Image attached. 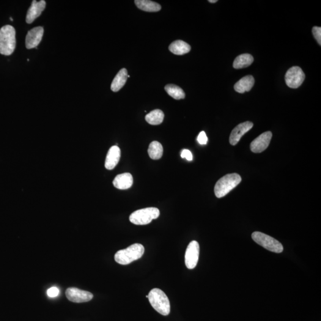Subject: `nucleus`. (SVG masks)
I'll return each mask as SVG.
<instances>
[{"mask_svg": "<svg viewBox=\"0 0 321 321\" xmlns=\"http://www.w3.org/2000/svg\"><path fill=\"white\" fill-rule=\"evenodd\" d=\"M133 183L132 175L128 172L117 175L113 181L114 187L120 190H126L130 188L133 185Z\"/></svg>", "mask_w": 321, "mask_h": 321, "instance_id": "2eb2a0df", "label": "nucleus"}, {"mask_svg": "<svg viewBox=\"0 0 321 321\" xmlns=\"http://www.w3.org/2000/svg\"><path fill=\"white\" fill-rule=\"evenodd\" d=\"M148 152L150 158L152 160H157L163 156V148L160 142L153 141L150 143Z\"/></svg>", "mask_w": 321, "mask_h": 321, "instance_id": "4be33fe9", "label": "nucleus"}, {"mask_svg": "<svg viewBox=\"0 0 321 321\" xmlns=\"http://www.w3.org/2000/svg\"><path fill=\"white\" fill-rule=\"evenodd\" d=\"M199 257V245L196 241H192L188 246L185 254V264L190 270L196 267Z\"/></svg>", "mask_w": 321, "mask_h": 321, "instance_id": "6e6552de", "label": "nucleus"}, {"mask_svg": "<svg viewBox=\"0 0 321 321\" xmlns=\"http://www.w3.org/2000/svg\"><path fill=\"white\" fill-rule=\"evenodd\" d=\"M197 140L199 144L206 145L207 144L208 138L205 131H202L199 134L198 136H197Z\"/></svg>", "mask_w": 321, "mask_h": 321, "instance_id": "393cba45", "label": "nucleus"}, {"mask_svg": "<svg viewBox=\"0 0 321 321\" xmlns=\"http://www.w3.org/2000/svg\"><path fill=\"white\" fill-rule=\"evenodd\" d=\"M254 124L251 122H246L237 125L234 129L232 131L230 136V144L235 146L237 145V143L244 134L248 132V131L253 128Z\"/></svg>", "mask_w": 321, "mask_h": 321, "instance_id": "f8f14e48", "label": "nucleus"}, {"mask_svg": "<svg viewBox=\"0 0 321 321\" xmlns=\"http://www.w3.org/2000/svg\"><path fill=\"white\" fill-rule=\"evenodd\" d=\"M273 134L266 131L254 140L251 144V150L254 153H260L265 150L270 144Z\"/></svg>", "mask_w": 321, "mask_h": 321, "instance_id": "9d476101", "label": "nucleus"}, {"mask_svg": "<svg viewBox=\"0 0 321 321\" xmlns=\"http://www.w3.org/2000/svg\"><path fill=\"white\" fill-rule=\"evenodd\" d=\"M16 45L15 29L11 25L2 26L0 29V54L10 56L15 51Z\"/></svg>", "mask_w": 321, "mask_h": 321, "instance_id": "f03ea898", "label": "nucleus"}, {"mask_svg": "<svg viewBox=\"0 0 321 321\" xmlns=\"http://www.w3.org/2000/svg\"><path fill=\"white\" fill-rule=\"evenodd\" d=\"M181 157L182 158H186V160L189 161L193 160V155L192 152L188 150H183L181 153Z\"/></svg>", "mask_w": 321, "mask_h": 321, "instance_id": "a878e982", "label": "nucleus"}, {"mask_svg": "<svg viewBox=\"0 0 321 321\" xmlns=\"http://www.w3.org/2000/svg\"><path fill=\"white\" fill-rule=\"evenodd\" d=\"M121 150L119 147L112 146L107 153L105 167L107 170L114 169L120 161Z\"/></svg>", "mask_w": 321, "mask_h": 321, "instance_id": "4468645a", "label": "nucleus"}, {"mask_svg": "<svg viewBox=\"0 0 321 321\" xmlns=\"http://www.w3.org/2000/svg\"><path fill=\"white\" fill-rule=\"evenodd\" d=\"M164 119V114L161 109H155L150 111L145 116V120L151 125H159L163 123Z\"/></svg>", "mask_w": 321, "mask_h": 321, "instance_id": "412c9836", "label": "nucleus"}, {"mask_svg": "<svg viewBox=\"0 0 321 321\" xmlns=\"http://www.w3.org/2000/svg\"><path fill=\"white\" fill-rule=\"evenodd\" d=\"M305 75L301 68L295 66L289 68L285 76V81L288 86L292 89L298 88L303 84Z\"/></svg>", "mask_w": 321, "mask_h": 321, "instance_id": "0eeeda50", "label": "nucleus"}, {"mask_svg": "<svg viewBox=\"0 0 321 321\" xmlns=\"http://www.w3.org/2000/svg\"><path fill=\"white\" fill-rule=\"evenodd\" d=\"M191 46L185 41L177 40L172 43L169 46V50L175 55L182 56L190 52Z\"/></svg>", "mask_w": 321, "mask_h": 321, "instance_id": "a211bd4d", "label": "nucleus"}, {"mask_svg": "<svg viewBox=\"0 0 321 321\" xmlns=\"http://www.w3.org/2000/svg\"><path fill=\"white\" fill-rule=\"evenodd\" d=\"M10 20L12 21H13V19L12 18H10Z\"/></svg>", "mask_w": 321, "mask_h": 321, "instance_id": "c85d7f7f", "label": "nucleus"}, {"mask_svg": "<svg viewBox=\"0 0 321 321\" xmlns=\"http://www.w3.org/2000/svg\"><path fill=\"white\" fill-rule=\"evenodd\" d=\"M144 252V247L141 244H133L128 248L117 252L115 254L114 259L121 265L130 264L134 260L141 258Z\"/></svg>", "mask_w": 321, "mask_h": 321, "instance_id": "f257e3e1", "label": "nucleus"}, {"mask_svg": "<svg viewBox=\"0 0 321 321\" xmlns=\"http://www.w3.org/2000/svg\"><path fill=\"white\" fill-rule=\"evenodd\" d=\"M148 296L150 302L153 308L164 316H167L170 313V300L166 293L159 289L150 291Z\"/></svg>", "mask_w": 321, "mask_h": 321, "instance_id": "7ed1b4c3", "label": "nucleus"}, {"mask_svg": "<svg viewBox=\"0 0 321 321\" xmlns=\"http://www.w3.org/2000/svg\"><path fill=\"white\" fill-rule=\"evenodd\" d=\"M137 7L145 12H157L161 9V6L157 2L150 0H135Z\"/></svg>", "mask_w": 321, "mask_h": 321, "instance_id": "6ab92c4d", "label": "nucleus"}, {"mask_svg": "<svg viewBox=\"0 0 321 321\" xmlns=\"http://www.w3.org/2000/svg\"><path fill=\"white\" fill-rule=\"evenodd\" d=\"M46 2L44 0H41L40 1H34L32 2L31 6L27 11L26 21V23L31 24L36 19H37L45 10Z\"/></svg>", "mask_w": 321, "mask_h": 321, "instance_id": "ddd939ff", "label": "nucleus"}, {"mask_svg": "<svg viewBox=\"0 0 321 321\" xmlns=\"http://www.w3.org/2000/svg\"><path fill=\"white\" fill-rule=\"evenodd\" d=\"M43 28L38 26L34 27L27 32L26 37V47L27 49L37 48L43 35Z\"/></svg>", "mask_w": 321, "mask_h": 321, "instance_id": "9b49d317", "label": "nucleus"}, {"mask_svg": "<svg viewBox=\"0 0 321 321\" xmlns=\"http://www.w3.org/2000/svg\"><path fill=\"white\" fill-rule=\"evenodd\" d=\"M217 1V0H209V2H211V3H215V2Z\"/></svg>", "mask_w": 321, "mask_h": 321, "instance_id": "cd10ccee", "label": "nucleus"}, {"mask_svg": "<svg viewBox=\"0 0 321 321\" xmlns=\"http://www.w3.org/2000/svg\"><path fill=\"white\" fill-rule=\"evenodd\" d=\"M160 210L156 208H147L137 210L131 214L129 219L136 225H147L160 216Z\"/></svg>", "mask_w": 321, "mask_h": 321, "instance_id": "39448f33", "label": "nucleus"}, {"mask_svg": "<svg viewBox=\"0 0 321 321\" xmlns=\"http://www.w3.org/2000/svg\"><path fill=\"white\" fill-rule=\"evenodd\" d=\"M60 291L58 288L56 287H53L50 288L47 290V295L50 298H55L57 297V296L59 294Z\"/></svg>", "mask_w": 321, "mask_h": 321, "instance_id": "bb28decb", "label": "nucleus"}, {"mask_svg": "<svg viewBox=\"0 0 321 321\" xmlns=\"http://www.w3.org/2000/svg\"><path fill=\"white\" fill-rule=\"evenodd\" d=\"M252 237L257 244L274 253L280 254L283 251V246L280 242L264 233L255 232L252 233Z\"/></svg>", "mask_w": 321, "mask_h": 321, "instance_id": "423d86ee", "label": "nucleus"}, {"mask_svg": "<svg viewBox=\"0 0 321 321\" xmlns=\"http://www.w3.org/2000/svg\"><path fill=\"white\" fill-rule=\"evenodd\" d=\"M254 60V57L251 54H241L235 60L234 63H233V67L235 69L248 67L252 64Z\"/></svg>", "mask_w": 321, "mask_h": 321, "instance_id": "aec40b11", "label": "nucleus"}, {"mask_svg": "<svg viewBox=\"0 0 321 321\" xmlns=\"http://www.w3.org/2000/svg\"><path fill=\"white\" fill-rule=\"evenodd\" d=\"M65 295L68 300L74 303L87 302L94 298V295L91 293L75 287L68 288L65 291Z\"/></svg>", "mask_w": 321, "mask_h": 321, "instance_id": "1a4fd4ad", "label": "nucleus"}, {"mask_svg": "<svg viewBox=\"0 0 321 321\" xmlns=\"http://www.w3.org/2000/svg\"><path fill=\"white\" fill-rule=\"evenodd\" d=\"M166 91L175 100H181L185 98V93L179 86L175 85L169 84L165 86Z\"/></svg>", "mask_w": 321, "mask_h": 321, "instance_id": "5701e85b", "label": "nucleus"}, {"mask_svg": "<svg viewBox=\"0 0 321 321\" xmlns=\"http://www.w3.org/2000/svg\"><path fill=\"white\" fill-rule=\"evenodd\" d=\"M128 72L125 68H122L119 71L115 77L113 81L112 82L111 89L112 91L116 92L122 88L128 80Z\"/></svg>", "mask_w": 321, "mask_h": 321, "instance_id": "f3484780", "label": "nucleus"}, {"mask_svg": "<svg viewBox=\"0 0 321 321\" xmlns=\"http://www.w3.org/2000/svg\"><path fill=\"white\" fill-rule=\"evenodd\" d=\"M241 178L237 173L228 174L219 179L214 188V192L218 198H221L236 187L241 182Z\"/></svg>", "mask_w": 321, "mask_h": 321, "instance_id": "20e7f679", "label": "nucleus"}, {"mask_svg": "<svg viewBox=\"0 0 321 321\" xmlns=\"http://www.w3.org/2000/svg\"><path fill=\"white\" fill-rule=\"evenodd\" d=\"M255 84V79L251 75L246 76L241 78L235 85V91L240 94H243L251 90Z\"/></svg>", "mask_w": 321, "mask_h": 321, "instance_id": "dca6fc26", "label": "nucleus"}, {"mask_svg": "<svg viewBox=\"0 0 321 321\" xmlns=\"http://www.w3.org/2000/svg\"><path fill=\"white\" fill-rule=\"evenodd\" d=\"M312 33L315 39L319 44L321 45V27L314 26L312 28Z\"/></svg>", "mask_w": 321, "mask_h": 321, "instance_id": "b1692460", "label": "nucleus"}]
</instances>
